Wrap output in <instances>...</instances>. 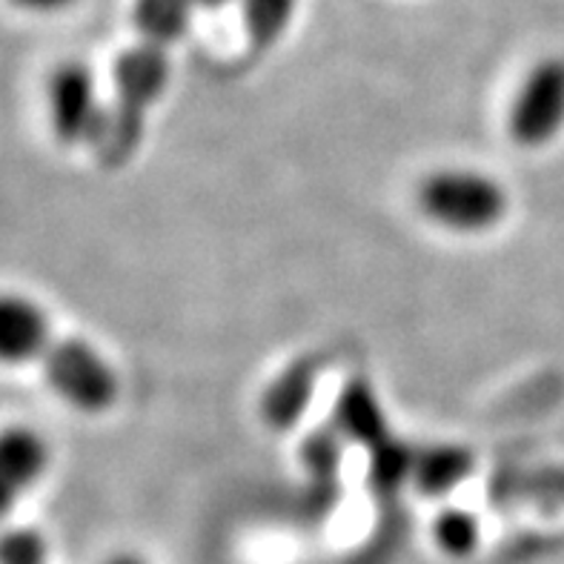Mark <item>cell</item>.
Returning <instances> with one entry per match:
<instances>
[{"label": "cell", "mask_w": 564, "mask_h": 564, "mask_svg": "<svg viewBox=\"0 0 564 564\" xmlns=\"http://www.w3.org/2000/svg\"><path fill=\"white\" fill-rule=\"evenodd\" d=\"M46 104H50L52 135L57 143L93 147L107 104H100L98 84L89 66L78 61L57 66L46 84Z\"/></svg>", "instance_id": "obj_5"}, {"label": "cell", "mask_w": 564, "mask_h": 564, "mask_svg": "<svg viewBox=\"0 0 564 564\" xmlns=\"http://www.w3.org/2000/svg\"><path fill=\"white\" fill-rule=\"evenodd\" d=\"M227 3H232V0H195V7L200 9H221L227 7Z\"/></svg>", "instance_id": "obj_19"}, {"label": "cell", "mask_w": 564, "mask_h": 564, "mask_svg": "<svg viewBox=\"0 0 564 564\" xmlns=\"http://www.w3.org/2000/svg\"><path fill=\"white\" fill-rule=\"evenodd\" d=\"M12 3L29 9V12H61V9L72 7L75 0H12Z\"/></svg>", "instance_id": "obj_17"}, {"label": "cell", "mask_w": 564, "mask_h": 564, "mask_svg": "<svg viewBox=\"0 0 564 564\" xmlns=\"http://www.w3.org/2000/svg\"><path fill=\"white\" fill-rule=\"evenodd\" d=\"M50 315L23 295H0V365H29L52 347Z\"/></svg>", "instance_id": "obj_7"}, {"label": "cell", "mask_w": 564, "mask_h": 564, "mask_svg": "<svg viewBox=\"0 0 564 564\" xmlns=\"http://www.w3.org/2000/svg\"><path fill=\"white\" fill-rule=\"evenodd\" d=\"M433 539L438 551L451 558H467L481 539V524L473 513L462 508H447L436 516L433 522Z\"/></svg>", "instance_id": "obj_14"}, {"label": "cell", "mask_w": 564, "mask_h": 564, "mask_svg": "<svg viewBox=\"0 0 564 564\" xmlns=\"http://www.w3.org/2000/svg\"><path fill=\"white\" fill-rule=\"evenodd\" d=\"M299 0H241L243 32L256 52H270L284 37Z\"/></svg>", "instance_id": "obj_12"}, {"label": "cell", "mask_w": 564, "mask_h": 564, "mask_svg": "<svg viewBox=\"0 0 564 564\" xmlns=\"http://www.w3.org/2000/svg\"><path fill=\"white\" fill-rule=\"evenodd\" d=\"M195 9V0H135L132 23L143 43L170 50L189 32Z\"/></svg>", "instance_id": "obj_10"}, {"label": "cell", "mask_w": 564, "mask_h": 564, "mask_svg": "<svg viewBox=\"0 0 564 564\" xmlns=\"http://www.w3.org/2000/svg\"><path fill=\"white\" fill-rule=\"evenodd\" d=\"M333 424H336L338 436L352 444H361L367 451L379 447L381 442L393 436L379 393L372 390L367 379H350L341 387L336 410H333Z\"/></svg>", "instance_id": "obj_8"}, {"label": "cell", "mask_w": 564, "mask_h": 564, "mask_svg": "<svg viewBox=\"0 0 564 564\" xmlns=\"http://www.w3.org/2000/svg\"><path fill=\"white\" fill-rule=\"evenodd\" d=\"M50 467V444L37 430H0V522Z\"/></svg>", "instance_id": "obj_6"}, {"label": "cell", "mask_w": 564, "mask_h": 564, "mask_svg": "<svg viewBox=\"0 0 564 564\" xmlns=\"http://www.w3.org/2000/svg\"><path fill=\"white\" fill-rule=\"evenodd\" d=\"M172 78L170 50L138 41L112 64V100L104 107L93 155L104 170H121L147 135V118Z\"/></svg>", "instance_id": "obj_1"}, {"label": "cell", "mask_w": 564, "mask_h": 564, "mask_svg": "<svg viewBox=\"0 0 564 564\" xmlns=\"http://www.w3.org/2000/svg\"><path fill=\"white\" fill-rule=\"evenodd\" d=\"M43 376L80 413H107L121 393L118 372L84 338H55L43 356Z\"/></svg>", "instance_id": "obj_3"}, {"label": "cell", "mask_w": 564, "mask_h": 564, "mask_svg": "<svg viewBox=\"0 0 564 564\" xmlns=\"http://www.w3.org/2000/svg\"><path fill=\"white\" fill-rule=\"evenodd\" d=\"M473 470V453L458 444H430L415 453L413 485L427 496L456 490Z\"/></svg>", "instance_id": "obj_9"}, {"label": "cell", "mask_w": 564, "mask_h": 564, "mask_svg": "<svg viewBox=\"0 0 564 564\" xmlns=\"http://www.w3.org/2000/svg\"><path fill=\"white\" fill-rule=\"evenodd\" d=\"M107 564H147V562H143L141 556H135V553H121V556L109 558Z\"/></svg>", "instance_id": "obj_18"}, {"label": "cell", "mask_w": 564, "mask_h": 564, "mask_svg": "<svg viewBox=\"0 0 564 564\" xmlns=\"http://www.w3.org/2000/svg\"><path fill=\"white\" fill-rule=\"evenodd\" d=\"M564 129V57L547 55L530 66L508 109L510 141L524 150L547 147Z\"/></svg>", "instance_id": "obj_4"}, {"label": "cell", "mask_w": 564, "mask_h": 564, "mask_svg": "<svg viewBox=\"0 0 564 564\" xmlns=\"http://www.w3.org/2000/svg\"><path fill=\"white\" fill-rule=\"evenodd\" d=\"M415 453H419L415 447L395 436L372 447L370 465H367V479L372 490L379 496H395L408 481H413Z\"/></svg>", "instance_id": "obj_13"}, {"label": "cell", "mask_w": 564, "mask_h": 564, "mask_svg": "<svg viewBox=\"0 0 564 564\" xmlns=\"http://www.w3.org/2000/svg\"><path fill=\"white\" fill-rule=\"evenodd\" d=\"M0 564H46V542L32 528L0 530Z\"/></svg>", "instance_id": "obj_15"}, {"label": "cell", "mask_w": 564, "mask_h": 564, "mask_svg": "<svg viewBox=\"0 0 564 564\" xmlns=\"http://www.w3.org/2000/svg\"><path fill=\"white\" fill-rule=\"evenodd\" d=\"M338 433L333 430L329 436H313L304 447V462H307L310 473L315 476H329L338 467Z\"/></svg>", "instance_id": "obj_16"}, {"label": "cell", "mask_w": 564, "mask_h": 564, "mask_svg": "<svg viewBox=\"0 0 564 564\" xmlns=\"http://www.w3.org/2000/svg\"><path fill=\"white\" fill-rule=\"evenodd\" d=\"M415 207L442 229L479 236L501 224L510 209V198L494 175L465 166H444L419 181Z\"/></svg>", "instance_id": "obj_2"}, {"label": "cell", "mask_w": 564, "mask_h": 564, "mask_svg": "<svg viewBox=\"0 0 564 564\" xmlns=\"http://www.w3.org/2000/svg\"><path fill=\"white\" fill-rule=\"evenodd\" d=\"M315 384V365L295 361L290 370H284L272 381L264 395V415L272 427H290L301 419L307 408Z\"/></svg>", "instance_id": "obj_11"}]
</instances>
